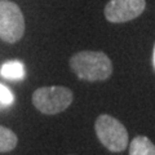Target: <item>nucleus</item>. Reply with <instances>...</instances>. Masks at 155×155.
<instances>
[{"mask_svg":"<svg viewBox=\"0 0 155 155\" xmlns=\"http://www.w3.org/2000/svg\"><path fill=\"white\" fill-rule=\"evenodd\" d=\"M14 102L13 92L7 85L0 83V106H11Z\"/></svg>","mask_w":155,"mask_h":155,"instance_id":"nucleus-9","label":"nucleus"},{"mask_svg":"<svg viewBox=\"0 0 155 155\" xmlns=\"http://www.w3.org/2000/svg\"><path fill=\"white\" fill-rule=\"evenodd\" d=\"M145 8V0H110L105 7V18L113 23H124L140 17Z\"/></svg>","mask_w":155,"mask_h":155,"instance_id":"nucleus-5","label":"nucleus"},{"mask_svg":"<svg viewBox=\"0 0 155 155\" xmlns=\"http://www.w3.org/2000/svg\"><path fill=\"white\" fill-rule=\"evenodd\" d=\"M94 130L100 142L113 153H120L128 146V132L114 116L102 114L96 119Z\"/></svg>","mask_w":155,"mask_h":155,"instance_id":"nucleus-3","label":"nucleus"},{"mask_svg":"<svg viewBox=\"0 0 155 155\" xmlns=\"http://www.w3.org/2000/svg\"><path fill=\"white\" fill-rule=\"evenodd\" d=\"M25 34L23 13L16 3L0 0V39L13 44L21 40Z\"/></svg>","mask_w":155,"mask_h":155,"instance_id":"nucleus-4","label":"nucleus"},{"mask_svg":"<svg viewBox=\"0 0 155 155\" xmlns=\"http://www.w3.org/2000/svg\"><path fill=\"white\" fill-rule=\"evenodd\" d=\"M72 91L61 85L41 87L32 93L34 106L45 115H56L65 111L72 104Z\"/></svg>","mask_w":155,"mask_h":155,"instance_id":"nucleus-2","label":"nucleus"},{"mask_svg":"<svg viewBox=\"0 0 155 155\" xmlns=\"http://www.w3.org/2000/svg\"><path fill=\"white\" fill-rule=\"evenodd\" d=\"M25 75V65L18 60L7 61L0 67V76L7 80H22Z\"/></svg>","mask_w":155,"mask_h":155,"instance_id":"nucleus-6","label":"nucleus"},{"mask_svg":"<svg viewBox=\"0 0 155 155\" xmlns=\"http://www.w3.org/2000/svg\"><path fill=\"white\" fill-rule=\"evenodd\" d=\"M70 67L79 79L87 81H102L113 74L111 60L104 52H78L70 58Z\"/></svg>","mask_w":155,"mask_h":155,"instance_id":"nucleus-1","label":"nucleus"},{"mask_svg":"<svg viewBox=\"0 0 155 155\" xmlns=\"http://www.w3.org/2000/svg\"><path fill=\"white\" fill-rule=\"evenodd\" d=\"M18 137L12 129L0 125V153H9L17 146Z\"/></svg>","mask_w":155,"mask_h":155,"instance_id":"nucleus-8","label":"nucleus"},{"mask_svg":"<svg viewBox=\"0 0 155 155\" xmlns=\"http://www.w3.org/2000/svg\"><path fill=\"white\" fill-rule=\"evenodd\" d=\"M129 155H155V145L146 136H137L129 143Z\"/></svg>","mask_w":155,"mask_h":155,"instance_id":"nucleus-7","label":"nucleus"},{"mask_svg":"<svg viewBox=\"0 0 155 155\" xmlns=\"http://www.w3.org/2000/svg\"><path fill=\"white\" fill-rule=\"evenodd\" d=\"M153 65H154V69H155V45H154V52H153Z\"/></svg>","mask_w":155,"mask_h":155,"instance_id":"nucleus-10","label":"nucleus"}]
</instances>
